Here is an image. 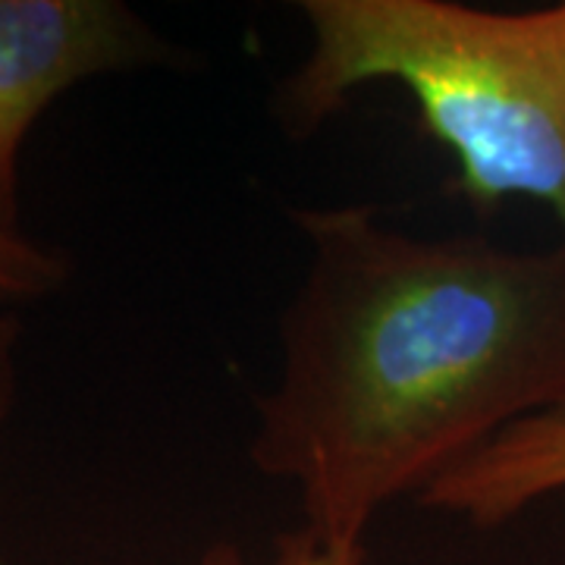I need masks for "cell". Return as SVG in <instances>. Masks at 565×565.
Here are the masks:
<instances>
[{
	"label": "cell",
	"instance_id": "1",
	"mask_svg": "<svg viewBox=\"0 0 565 565\" xmlns=\"http://www.w3.org/2000/svg\"><path fill=\"white\" fill-rule=\"evenodd\" d=\"M308 267L248 462L299 493L305 527L364 544L505 427L565 403V239L512 252L415 236L371 204L296 207Z\"/></svg>",
	"mask_w": 565,
	"mask_h": 565
},
{
	"label": "cell",
	"instance_id": "2",
	"mask_svg": "<svg viewBox=\"0 0 565 565\" xmlns=\"http://www.w3.org/2000/svg\"><path fill=\"white\" fill-rule=\"evenodd\" d=\"M305 61L270 114L305 141L352 92L396 82L456 161L449 192L478 217L512 199L553 211L565 239V3L497 13L456 0H305Z\"/></svg>",
	"mask_w": 565,
	"mask_h": 565
},
{
	"label": "cell",
	"instance_id": "3",
	"mask_svg": "<svg viewBox=\"0 0 565 565\" xmlns=\"http://www.w3.org/2000/svg\"><path fill=\"white\" fill-rule=\"evenodd\" d=\"M161 66H182V47L120 0H0V230L22 233V151L47 107L82 82Z\"/></svg>",
	"mask_w": 565,
	"mask_h": 565
},
{
	"label": "cell",
	"instance_id": "4",
	"mask_svg": "<svg viewBox=\"0 0 565 565\" xmlns=\"http://www.w3.org/2000/svg\"><path fill=\"white\" fill-rule=\"evenodd\" d=\"M553 493H565V403L505 427L418 503L471 527H500Z\"/></svg>",
	"mask_w": 565,
	"mask_h": 565
},
{
	"label": "cell",
	"instance_id": "5",
	"mask_svg": "<svg viewBox=\"0 0 565 565\" xmlns=\"http://www.w3.org/2000/svg\"><path fill=\"white\" fill-rule=\"evenodd\" d=\"M70 274L73 262L61 248L0 230V308L22 311L25 305L44 302L70 282Z\"/></svg>",
	"mask_w": 565,
	"mask_h": 565
},
{
	"label": "cell",
	"instance_id": "6",
	"mask_svg": "<svg viewBox=\"0 0 565 565\" xmlns=\"http://www.w3.org/2000/svg\"><path fill=\"white\" fill-rule=\"evenodd\" d=\"M199 565H245V556L233 541H217L204 550ZM274 565H367V550L364 544L327 541L318 531L299 525L277 537Z\"/></svg>",
	"mask_w": 565,
	"mask_h": 565
},
{
	"label": "cell",
	"instance_id": "7",
	"mask_svg": "<svg viewBox=\"0 0 565 565\" xmlns=\"http://www.w3.org/2000/svg\"><path fill=\"white\" fill-rule=\"evenodd\" d=\"M20 311L0 308V430L10 422L17 393H20Z\"/></svg>",
	"mask_w": 565,
	"mask_h": 565
}]
</instances>
